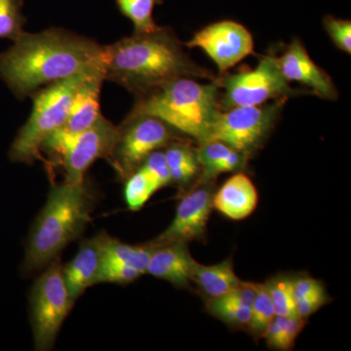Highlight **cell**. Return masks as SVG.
<instances>
[{"mask_svg": "<svg viewBox=\"0 0 351 351\" xmlns=\"http://www.w3.org/2000/svg\"><path fill=\"white\" fill-rule=\"evenodd\" d=\"M100 68L105 69V46L59 27L24 32L0 54V78L19 99Z\"/></svg>", "mask_w": 351, "mask_h": 351, "instance_id": "cell-1", "label": "cell"}, {"mask_svg": "<svg viewBox=\"0 0 351 351\" xmlns=\"http://www.w3.org/2000/svg\"><path fill=\"white\" fill-rule=\"evenodd\" d=\"M184 44L167 27L147 34H133L105 45L106 80L142 96L181 77L215 82L213 71L196 64Z\"/></svg>", "mask_w": 351, "mask_h": 351, "instance_id": "cell-2", "label": "cell"}, {"mask_svg": "<svg viewBox=\"0 0 351 351\" xmlns=\"http://www.w3.org/2000/svg\"><path fill=\"white\" fill-rule=\"evenodd\" d=\"M95 198L86 182L51 186L47 201L34 221L21 265L24 276L45 269L91 219Z\"/></svg>", "mask_w": 351, "mask_h": 351, "instance_id": "cell-3", "label": "cell"}, {"mask_svg": "<svg viewBox=\"0 0 351 351\" xmlns=\"http://www.w3.org/2000/svg\"><path fill=\"white\" fill-rule=\"evenodd\" d=\"M219 108L216 80L203 84L181 77L137 97L129 114L156 117L198 145L206 142Z\"/></svg>", "mask_w": 351, "mask_h": 351, "instance_id": "cell-4", "label": "cell"}, {"mask_svg": "<svg viewBox=\"0 0 351 351\" xmlns=\"http://www.w3.org/2000/svg\"><path fill=\"white\" fill-rule=\"evenodd\" d=\"M93 71L47 85L32 95L34 105L31 115L18 132L9 149L11 162L32 165L36 161L43 160V141L64 126L76 90Z\"/></svg>", "mask_w": 351, "mask_h": 351, "instance_id": "cell-5", "label": "cell"}, {"mask_svg": "<svg viewBox=\"0 0 351 351\" xmlns=\"http://www.w3.org/2000/svg\"><path fill=\"white\" fill-rule=\"evenodd\" d=\"M119 137V127L103 114L100 119L80 133H71L64 127L46 137L41 151L49 154L64 168V182L77 184L98 159L110 158Z\"/></svg>", "mask_w": 351, "mask_h": 351, "instance_id": "cell-6", "label": "cell"}, {"mask_svg": "<svg viewBox=\"0 0 351 351\" xmlns=\"http://www.w3.org/2000/svg\"><path fill=\"white\" fill-rule=\"evenodd\" d=\"M219 89V108L228 110L244 106H258L269 101H287L299 90L292 89L284 77L276 57L263 56L257 68L245 69L235 73H223L216 80Z\"/></svg>", "mask_w": 351, "mask_h": 351, "instance_id": "cell-7", "label": "cell"}, {"mask_svg": "<svg viewBox=\"0 0 351 351\" xmlns=\"http://www.w3.org/2000/svg\"><path fill=\"white\" fill-rule=\"evenodd\" d=\"M62 267L59 258L53 261L36 279L29 294L32 336L36 350H52L75 304L64 282Z\"/></svg>", "mask_w": 351, "mask_h": 351, "instance_id": "cell-8", "label": "cell"}, {"mask_svg": "<svg viewBox=\"0 0 351 351\" xmlns=\"http://www.w3.org/2000/svg\"><path fill=\"white\" fill-rule=\"evenodd\" d=\"M285 103L274 101L263 105L221 110L212 124L206 142L225 143L249 159L269 137Z\"/></svg>", "mask_w": 351, "mask_h": 351, "instance_id": "cell-9", "label": "cell"}, {"mask_svg": "<svg viewBox=\"0 0 351 351\" xmlns=\"http://www.w3.org/2000/svg\"><path fill=\"white\" fill-rule=\"evenodd\" d=\"M178 140L186 138L163 120L152 115L129 114L119 126V137L108 160L119 179L125 181L152 152Z\"/></svg>", "mask_w": 351, "mask_h": 351, "instance_id": "cell-10", "label": "cell"}, {"mask_svg": "<svg viewBox=\"0 0 351 351\" xmlns=\"http://www.w3.org/2000/svg\"><path fill=\"white\" fill-rule=\"evenodd\" d=\"M184 46L204 51L218 66L219 75H223L253 54L255 43L243 25L223 20L203 27Z\"/></svg>", "mask_w": 351, "mask_h": 351, "instance_id": "cell-11", "label": "cell"}, {"mask_svg": "<svg viewBox=\"0 0 351 351\" xmlns=\"http://www.w3.org/2000/svg\"><path fill=\"white\" fill-rule=\"evenodd\" d=\"M213 182L195 184L182 196L175 218L162 233L147 242L154 247L176 243L188 244L206 237L207 223L213 208Z\"/></svg>", "mask_w": 351, "mask_h": 351, "instance_id": "cell-12", "label": "cell"}, {"mask_svg": "<svg viewBox=\"0 0 351 351\" xmlns=\"http://www.w3.org/2000/svg\"><path fill=\"white\" fill-rule=\"evenodd\" d=\"M279 69L288 82L301 83L316 96L336 101L339 93L331 76L314 63L300 39H293L280 57L277 58Z\"/></svg>", "mask_w": 351, "mask_h": 351, "instance_id": "cell-13", "label": "cell"}, {"mask_svg": "<svg viewBox=\"0 0 351 351\" xmlns=\"http://www.w3.org/2000/svg\"><path fill=\"white\" fill-rule=\"evenodd\" d=\"M196 263L188 244L176 242L161 245L154 247L147 274L167 281L175 287L186 289L191 285Z\"/></svg>", "mask_w": 351, "mask_h": 351, "instance_id": "cell-14", "label": "cell"}, {"mask_svg": "<svg viewBox=\"0 0 351 351\" xmlns=\"http://www.w3.org/2000/svg\"><path fill=\"white\" fill-rule=\"evenodd\" d=\"M103 262L101 232L84 240L71 262L62 267L64 282L73 302L82 297L90 286L96 284Z\"/></svg>", "mask_w": 351, "mask_h": 351, "instance_id": "cell-15", "label": "cell"}, {"mask_svg": "<svg viewBox=\"0 0 351 351\" xmlns=\"http://www.w3.org/2000/svg\"><path fill=\"white\" fill-rule=\"evenodd\" d=\"M105 80L104 68L95 69L87 75L73 96L64 128L71 133H80L100 119L101 90Z\"/></svg>", "mask_w": 351, "mask_h": 351, "instance_id": "cell-16", "label": "cell"}, {"mask_svg": "<svg viewBox=\"0 0 351 351\" xmlns=\"http://www.w3.org/2000/svg\"><path fill=\"white\" fill-rule=\"evenodd\" d=\"M258 193L248 176L241 172L230 177L213 195V208L233 221L248 218L255 211Z\"/></svg>", "mask_w": 351, "mask_h": 351, "instance_id": "cell-17", "label": "cell"}, {"mask_svg": "<svg viewBox=\"0 0 351 351\" xmlns=\"http://www.w3.org/2000/svg\"><path fill=\"white\" fill-rule=\"evenodd\" d=\"M256 293L257 283L243 281L228 294L207 300L206 311L233 329L246 330Z\"/></svg>", "mask_w": 351, "mask_h": 351, "instance_id": "cell-18", "label": "cell"}, {"mask_svg": "<svg viewBox=\"0 0 351 351\" xmlns=\"http://www.w3.org/2000/svg\"><path fill=\"white\" fill-rule=\"evenodd\" d=\"M242 282L243 281L235 274L232 258L217 265L196 263L191 278V283L206 298V301L228 294Z\"/></svg>", "mask_w": 351, "mask_h": 351, "instance_id": "cell-19", "label": "cell"}, {"mask_svg": "<svg viewBox=\"0 0 351 351\" xmlns=\"http://www.w3.org/2000/svg\"><path fill=\"white\" fill-rule=\"evenodd\" d=\"M166 162L171 176V181L181 189L188 186L196 178L199 177L200 166L198 163L196 149L186 140L171 143L163 149Z\"/></svg>", "mask_w": 351, "mask_h": 351, "instance_id": "cell-20", "label": "cell"}, {"mask_svg": "<svg viewBox=\"0 0 351 351\" xmlns=\"http://www.w3.org/2000/svg\"><path fill=\"white\" fill-rule=\"evenodd\" d=\"M103 240V261H110L125 265L137 269L141 274H147V265L154 250L149 243L130 245L113 239L107 232H101Z\"/></svg>", "mask_w": 351, "mask_h": 351, "instance_id": "cell-21", "label": "cell"}, {"mask_svg": "<svg viewBox=\"0 0 351 351\" xmlns=\"http://www.w3.org/2000/svg\"><path fill=\"white\" fill-rule=\"evenodd\" d=\"M306 319L298 315H276L265 330L263 339H265L267 346L272 350H293L295 339L306 326Z\"/></svg>", "mask_w": 351, "mask_h": 351, "instance_id": "cell-22", "label": "cell"}, {"mask_svg": "<svg viewBox=\"0 0 351 351\" xmlns=\"http://www.w3.org/2000/svg\"><path fill=\"white\" fill-rule=\"evenodd\" d=\"M122 15L131 21L134 34H147L156 31L159 25L154 19V7L163 0H115Z\"/></svg>", "mask_w": 351, "mask_h": 351, "instance_id": "cell-23", "label": "cell"}, {"mask_svg": "<svg viewBox=\"0 0 351 351\" xmlns=\"http://www.w3.org/2000/svg\"><path fill=\"white\" fill-rule=\"evenodd\" d=\"M156 184L144 171L138 168L125 180L124 199L132 211H138L147 204L152 196L158 191Z\"/></svg>", "mask_w": 351, "mask_h": 351, "instance_id": "cell-24", "label": "cell"}, {"mask_svg": "<svg viewBox=\"0 0 351 351\" xmlns=\"http://www.w3.org/2000/svg\"><path fill=\"white\" fill-rule=\"evenodd\" d=\"M276 315H295V302L293 276H276L265 283Z\"/></svg>", "mask_w": 351, "mask_h": 351, "instance_id": "cell-25", "label": "cell"}, {"mask_svg": "<svg viewBox=\"0 0 351 351\" xmlns=\"http://www.w3.org/2000/svg\"><path fill=\"white\" fill-rule=\"evenodd\" d=\"M274 304L265 283H257V293L251 307V317L246 331L254 338H263L265 330L276 316Z\"/></svg>", "mask_w": 351, "mask_h": 351, "instance_id": "cell-26", "label": "cell"}, {"mask_svg": "<svg viewBox=\"0 0 351 351\" xmlns=\"http://www.w3.org/2000/svg\"><path fill=\"white\" fill-rule=\"evenodd\" d=\"M24 0H0V38L15 41L24 32Z\"/></svg>", "mask_w": 351, "mask_h": 351, "instance_id": "cell-27", "label": "cell"}, {"mask_svg": "<svg viewBox=\"0 0 351 351\" xmlns=\"http://www.w3.org/2000/svg\"><path fill=\"white\" fill-rule=\"evenodd\" d=\"M143 274L133 267H127L122 263L103 261L96 284L117 283L128 284L140 278Z\"/></svg>", "mask_w": 351, "mask_h": 351, "instance_id": "cell-28", "label": "cell"}, {"mask_svg": "<svg viewBox=\"0 0 351 351\" xmlns=\"http://www.w3.org/2000/svg\"><path fill=\"white\" fill-rule=\"evenodd\" d=\"M138 168L151 178L152 181L156 184L158 189L172 182L163 149L152 152Z\"/></svg>", "mask_w": 351, "mask_h": 351, "instance_id": "cell-29", "label": "cell"}, {"mask_svg": "<svg viewBox=\"0 0 351 351\" xmlns=\"http://www.w3.org/2000/svg\"><path fill=\"white\" fill-rule=\"evenodd\" d=\"M325 29L329 34L336 47L350 55L351 53V22L350 20L339 19L334 16H326L323 20Z\"/></svg>", "mask_w": 351, "mask_h": 351, "instance_id": "cell-30", "label": "cell"}, {"mask_svg": "<svg viewBox=\"0 0 351 351\" xmlns=\"http://www.w3.org/2000/svg\"><path fill=\"white\" fill-rule=\"evenodd\" d=\"M330 300L331 299L326 290L300 300L295 302V315L307 320L309 316L313 315L316 311H319L321 307L327 304Z\"/></svg>", "mask_w": 351, "mask_h": 351, "instance_id": "cell-31", "label": "cell"}, {"mask_svg": "<svg viewBox=\"0 0 351 351\" xmlns=\"http://www.w3.org/2000/svg\"><path fill=\"white\" fill-rule=\"evenodd\" d=\"M295 302L326 290L321 281L311 276H293Z\"/></svg>", "mask_w": 351, "mask_h": 351, "instance_id": "cell-32", "label": "cell"}]
</instances>
